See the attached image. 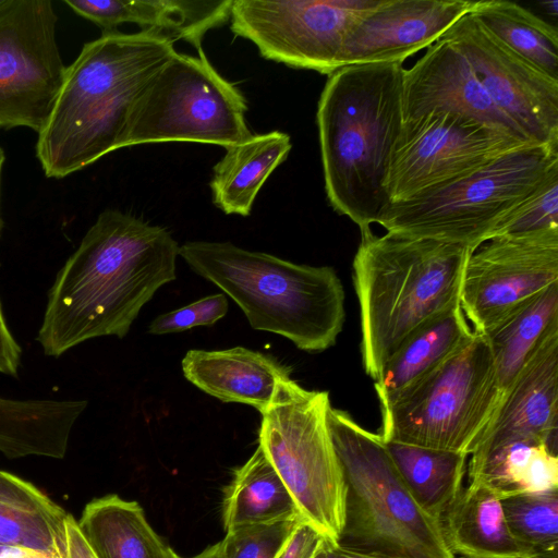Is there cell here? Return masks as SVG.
I'll return each mask as SVG.
<instances>
[{
    "label": "cell",
    "mask_w": 558,
    "mask_h": 558,
    "mask_svg": "<svg viewBox=\"0 0 558 558\" xmlns=\"http://www.w3.org/2000/svg\"><path fill=\"white\" fill-rule=\"evenodd\" d=\"M179 247L160 226L117 209L100 213L48 292L36 337L44 354L125 337L156 291L175 279Z\"/></svg>",
    "instance_id": "6da1fadb"
},
{
    "label": "cell",
    "mask_w": 558,
    "mask_h": 558,
    "mask_svg": "<svg viewBox=\"0 0 558 558\" xmlns=\"http://www.w3.org/2000/svg\"><path fill=\"white\" fill-rule=\"evenodd\" d=\"M175 52L174 40L153 31H113L85 43L38 132L45 175L65 178L121 149L136 100Z\"/></svg>",
    "instance_id": "7a4b0ae2"
},
{
    "label": "cell",
    "mask_w": 558,
    "mask_h": 558,
    "mask_svg": "<svg viewBox=\"0 0 558 558\" xmlns=\"http://www.w3.org/2000/svg\"><path fill=\"white\" fill-rule=\"evenodd\" d=\"M403 63L353 64L328 75L317 107L325 190L360 231L390 205L386 179L402 128Z\"/></svg>",
    "instance_id": "3957f363"
},
{
    "label": "cell",
    "mask_w": 558,
    "mask_h": 558,
    "mask_svg": "<svg viewBox=\"0 0 558 558\" xmlns=\"http://www.w3.org/2000/svg\"><path fill=\"white\" fill-rule=\"evenodd\" d=\"M464 245L386 232H361L353 259L361 356L374 380L415 329L460 303Z\"/></svg>",
    "instance_id": "277c9868"
},
{
    "label": "cell",
    "mask_w": 558,
    "mask_h": 558,
    "mask_svg": "<svg viewBox=\"0 0 558 558\" xmlns=\"http://www.w3.org/2000/svg\"><path fill=\"white\" fill-rule=\"evenodd\" d=\"M179 255L243 311L251 327L300 350L332 347L344 323V290L332 267L294 264L230 242L190 241Z\"/></svg>",
    "instance_id": "5b68a950"
},
{
    "label": "cell",
    "mask_w": 558,
    "mask_h": 558,
    "mask_svg": "<svg viewBox=\"0 0 558 558\" xmlns=\"http://www.w3.org/2000/svg\"><path fill=\"white\" fill-rule=\"evenodd\" d=\"M327 420L345 484L337 545L380 558H456L441 521L415 501L381 437L333 407Z\"/></svg>",
    "instance_id": "8992f818"
},
{
    "label": "cell",
    "mask_w": 558,
    "mask_h": 558,
    "mask_svg": "<svg viewBox=\"0 0 558 558\" xmlns=\"http://www.w3.org/2000/svg\"><path fill=\"white\" fill-rule=\"evenodd\" d=\"M556 165L558 145H525L446 185L391 203L377 223L387 232L475 251Z\"/></svg>",
    "instance_id": "52a82bcc"
},
{
    "label": "cell",
    "mask_w": 558,
    "mask_h": 558,
    "mask_svg": "<svg viewBox=\"0 0 558 558\" xmlns=\"http://www.w3.org/2000/svg\"><path fill=\"white\" fill-rule=\"evenodd\" d=\"M329 392L279 383L262 412L258 446L290 493L300 517L337 544L344 521L345 484L330 435Z\"/></svg>",
    "instance_id": "ba28073f"
},
{
    "label": "cell",
    "mask_w": 558,
    "mask_h": 558,
    "mask_svg": "<svg viewBox=\"0 0 558 558\" xmlns=\"http://www.w3.org/2000/svg\"><path fill=\"white\" fill-rule=\"evenodd\" d=\"M488 342L472 337L442 364L380 408L384 441L470 456L500 400Z\"/></svg>",
    "instance_id": "9c48e42d"
},
{
    "label": "cell",
    "mask_w": 558,
    "mask_h": 558,
    "mask_svg": "<svg viewBox=\"0 0 558 558\" xmlns=\"http://www.w3.org/2000/svg\"><path fill=\"white\" fill-rule=\"evenodd\" d=\"M197 51L175 52L154 75L133 107L122 148L167 142L227 148L252 136L244 95Z\"/></svg>",
    "instance_id": "30bf717a"
},
{
    "label": "cell",
    "mask_w": 558,
    "mask_h": 558,
    "mask_svg": "<svg viewBox=\"0 0 558 558\" xmlns=\"http://www.w3.org/2000/svg\"><path fill=\"white\" fill-rule=\"evenodd\" d=\"M379 0H233L230 29L265 59L330 75L348 34Z\"/></svg>",
    "instance_id": "8fae6325"
},
{
    "label": "cell",
    "mask_w": 558,
    "mask_h": 558,
    "mask_svg": "<svg viewBox=\"0 0 558 558\" xmlns=\"http://www.w3.org/2000/svg\"><path fill=\"white\" fill-rule=\"evenodd\" d=\"M50 0L0 3V130L39 132L47 122L66 66L56 38Z\"/></svg>",
    "instance_id": "7c38bea8"
},
{
    "label": "cell",
    "mask_w": 558,
    "mask_h": 558,
    "mask_svg": "<svg viewBox=\"0 0 558 558\" xmlns=\"http://www.w3.org/2000/svg\"><path fill=\"white\" fill-rule=\"evenodd\" d=\"M525 145L449 113L403 121L386 179L390 204L446 185Z\"/></svg>",
    "instance_id": "4fadbf2b"
},
{
    "label": "cell",
    "mask_w": 558,
    "mask_h": 558,
    "mask_svg": "<svg viewBox=\"0 0 558 558\" xmlns=\"http://www.w3.org/2000/svg\"><path fill=\"white\" fill-rule=\"evenodd\" d=\"M558 282V229L493 238L464 265L460 306L476 332Z\"/></svg>",
    "instance_id": "5bb4252c"
},
{
    "label": "cell",
    "mask_w": 558,
    "mask_h": 558,
    "mask_svg": "<svg viewBox=\"0 0 558 558\" xmlns=\"http://www.w3.org/2000/svg\"><path fill=\"white\" fill-rule=\"evenodd\" d=\"M468 59L495 106L536 145H558V80L494 36L471 13L444 34Z\"/></svg>",
    "instance_id": "9a60e30c"
},
{
    "label": "cell",
    "mask_w": 558,
    "mask_h": 558,
    "mask_svg": "<svg viewBox=\"0 0 558 558\" xmlns=\"http://www.w3.org/2000/svg\"><path fill=\"white\" fill-rule=\"evenodd\" d=\"M428 113L453 114L533 144L495 106L465 56L444 37L429 46L410 69L403 70V121Z\"/></svg>",
    "instance_id": "2e32d148"
},
{
    "label": "cell",
    "mask_w": 558,
    "mask_h": 558,
    "mask_svg": "<svg viewBox=\"0 0 558 558\" xmlns=\"http://www.w3.org/2000/svg\"><path fill=\"white\" fill-rule=\"evenodd\" d=\"M519 441L558 448V324L541 340L477 439L469 464Z\"/></svg>",
    "instance_id": "e0dca14e"
},
{
    "label": "cell",
    "mask_w": 558,
    "mask_h": 558,
    "mask_svg": "<svg viewBox=\"0 0 558 558\" xmlns=\"http://www.w3.org/2000/svg\"><path fill=\"white\" fill-rule=\"evenodd\" d=\"M469 0H379L352 27L339 69L366 63L401 62L428 48L474 8Z\"/></svg>",
    "instance_id": "ac0fdd59"
},
{
    "label": "cell",
    "mask_w": 558,
    "mask_h": 558,
    "mask_svg": "<svg viewBox=\"0 0 558 558\" xmlns=\"http://www.w3.org/2000/svg\"><path fill=\"white\" fill-rule=\"evenodd\" d=\"M233 0H64L77 15L95 23L102 33L134 23L172 40L182 39L201 49L205 34L226 24Z\"/></svg>",
    "instance_id": "d6986e66"
},
{
    "label": "cell",
    "mask_w": 558,
    "mask_h": 558,
    "mask_svg": "<svg viewBox=\"0 0 558 558\" xmlns=\"http://www.w3.org/2000/svg\"><path fill=\"white\" fill-rule=\"evenodd\" d=\"M184 377L199 390L222 401L251 405L259 413L272 402L291 368L274 356L243 347L189 350L182 359Z\"/></svg>",
    "instance_id": "ffe728a7"
},
{
    "label": "cell",
    "mask_w": 558,
    "mask_h": 558,
    "mask_svg": "<svg viewBox=\"0 0 558 558\" xmlns=\"http://www.w3.org/2000/svg\"><path fill=\"white\" fill-rule=\"evenodd\" d=\"M472 335L460 303L412 331L386 360L375 379L379 408L432 373Z\"/></svg>",
    "instance_id": "44dd1931"
},
{
    "label": "cell",
    "mask_w": 558,
    "mask_h": 558,
    "mask_svg": "<svg viewBox=\"0 0 558 558\" xmlns=\"http://www.w3.org/2000/svg\"><path fill=\"white\" fill-rule=\"evenodd\" d=\"M446 543L463 558L532 557L511 535L500 496L482 481L471 480L441 518Z\"/></svg>",
    "instance_id": "7402d4cb"
},
{
    "label": "cell",
    "mask_w": 558,
    "mask_h": 558,
    "mask_svg": "<svg viewBox=\"0 0 558 558\" xmlns=\"http://www.w3.org/2000/svg\"><path fill=\"white\" fill-rule=\"evenodd\" d=\"M86 402L0 397V452L9 459L63 458L73 426L87 408Z\"/></svg>",
    "instance_id": "603a6c76"
},
{
    "label": "cell",
    "mask_w": 558,
    "mask_h": 558,
    "mask_svg": "<svg viewBox=\"0 0 558 558\" xmlns=\"http://www.w3.org/2000/svg\"><path fill=\"white\" fill-rule=\"evenodd\" d=\"M68 514L33 484L0 470V545L68 558Z\"/></svg>",
    "instance_id": "cb8c5ba5"
},
{
    "label": "cell",
    "mask_w": 558,
    "mask_h": 558,
    "mask_svg": "<svg viewBox=\"0 0 558 558\" xmlns=\"http://www.w3.org/2000/svg\"><path fill=\"white\" fill-rule=\"evenodd\" d=\"M291 148L290 135L280 131L252 134L225 148L209 183L215 206L227 215L248 216L259 190Z\"/></svg>",
    "instance_id": "d4e9b609"
},
{
    "label": "cell",
    "mask_w": 558,
    "mask_h": 558,
    "mask_svg": "<svg viewBox=\"0 0 558 558\" xmlns=\"http://www.w3.org/2000/svg\"><path fill=\"white\" fill-rule=\"evenodd\" d=\"M77 525L96 558H182L155 532L137 501L118 495L88 502Z\"/></svg>",
    "instance_id": "484cf974"
},
{
    "label": "cell",
    "mask_w": 558,
    "mask_h": 558,
    "mask_svg": "<svg viewBox=\"0 0 558 558\" xmlns=\"http://www.w3.org/2000/svg\"><path fill=\"white\" fill-rule=\"evenodd\" d=\"M558 324V282L511 308L483 333L492 351L501 393L548 330Z\"/></svg>",
    "instance_id": "4316f807"
},
{
    "label": "cell",
    "mask_w": 558,
    "mask_h": 558,
    "mask_svg": "<svg viewBox=\"0 0 558 558\" xmlns=\"http://www.w3.org/2000/svg\"><path fill=\"white\" fill-rule=\"evenodd\" d=\"M221 510L226 532L301 518L286 485L259 446L234 470L223 492Z\"/></svg>",
    "instance_id": "83f0119b"
},
{
    "label": "cell",
    "mask_w": 558,
    "mask_h": 558,
    "mask_svg": "<svg viewBox=\"0 0 558 558\" xmlns=\"http://www.w3.org/2000/svg\"><path fill=\"white\" fill-rule=\"evenodd\" d=\"M384 442L415 501L441 521L463 488L469 454L397 441Z\"/></svg>",
    "instance_id": "f1b7e54d"
},
{
    "label": "cell",
    "mask_w": 558,
    "mask_h": 558,
    "mask_svg": "<svg viewBox=\"0 0 558 558\" xmlns=\"http://www.w3.org/2000/svg\"><path fill=\"white\" fill-rule=\"evenodd\" d=\"M469 480L482 481L500 498L519 493L558 488L557 451L543 442L506 445L475 464H468Z\"/></svg>",
    "instance_id": "f546056e"
},
{
    "label": "cell",
    "mask_w": 558,
    "mask_h": 558,
    "mask_svg": "<svg viewBox=\"0 0 558 558\" xmlns=\"http://www.w3.org/2000/svg\"><path fill=\"white\" fill-rule=\"evenodd\" d=\"M471 13L510 49L558 80L555 26L522 5L505 0L476 1Z\"/></svg>",
    "instance_id": "4dcf8cb0"
},
{
    "label": "cell",
    "mask_w": 558,
    "mask_h": 558,
    "mask_svg": "<svg viewBox=\"0 0 558 558\" xmlns=\"http://www.w3.org/2000/svg\"><path fill=\"white\" fill-rule=\"evenodd\" d=\"M511 535L534 558H558V488L502 498Z\"/></svg>",
    "instance_id": "1f68e13d"
},
{
    "label": "cell",
    "mask_w": 558,
    "mask_h": 558,
    "mask_svg": "<svg viewBox=\"0 0 558 558\" xmlns=\"http://www.w3.org/2000/svg\"><path fill=\"white\" fill-rule=\"evenodd\" d=\"M558 229V165L537 187L507 214L489 240L500 235L526 234Z\"/></svg>",
    "instance_id": "d6a6232c"
},
{
    "label": "cell",
    "mask_w": 558,
    "mask_h": 558,
    "mask_svg": "<svg viewBox=\"0 0 558 558\" xmlns=\"http://www.w3.org/2000/svg\"><path fill=\"white\" fill-rule=\"evenodd\" d=\"M300 520H280L227 531L220 541L223 558H275Z\"/></svg>",
    "instance_id": "836d02e7"
},
{
    "label": "cell",
    "mask_w": 558,
    "mask_h": 558,
    "mask_svg": "<svg viewBox=\"0 0 558 558\" xmlns=\"http://www.w3.org/2000/svg\"><path fill=\"white\" fill-rule=\"evenodd\" d=\"M226 294L218 293L202 298L186 306L158 315L148 326L151 335H166L209 326L225 317L228 312Z\"/></svg>",
    "instance_id": "e575fe53"
},
{
    "label": "cell",
    "mask_w": 558,
    "mask_h": 558,
    "mask_svg": "<svg viewBox=\"0 0 558 558\" xmlns=\"http://www.w3.org/2000/svg\"><path fill=\"white\" fill-rule=\"evenodd\" d=\"M325 542L316 529L300 520L275 558H314Z\"/></svg>",
    "instance_id": "d590c367"
},
{
    "label": "cell",
    "mask_w": 558,
    "mask_h": 558,
    "mask_svg": "<svg viewBox=\"0 0 558 558\" xmlns=\"http://www.w3.org/2000/svg\"><path fill=\"white\" fill-rule=\"evenodd\" d=\"M21 354V347L7 325L0 302V373L16 377Z\"/></svg>",
    "instance_id": "8d00e7d4"
},
{
    "label": "cell",
    "mask_w": 558,
    "mask_h": 558,
    "mask_svg": "<svg viewBox=\"0 0 558 558\" xmlns=\"http://www.w3.org/2000/svg\"><path fill=\"white\" fill-rule=\"evenodd\" d=\"M65 526L68 558H96L83 537L77 521L72 514H68Z\"/></svg>",
    "instance_id": "74e56055"
},
{
    "label": "cell",
    "mask_w": 558,
    "mask_h": 558,
    "mask_svg": "<svg viewBox=\"0 0 558 558\" xmlns=\"http://www.w3.org/2000/svg\"><path fill=\"white\" fill-rule=\"evenodd\" d=\"M314 558H380L340 547L337 544L325 542Z\"/></svg>",
    "instance_id": "f35d334b"
},
{
    "label": "cell",
    "mask_w": 558,
    "mask_h": 558,
    "mask_svg": "<svg viewBox=\"0 0 558 558\" xmlns=\"http://www.w3.org/2000/svg\"><path fill=\"white\" fill-rule=\"evenodd\" d=\"M190 558H223L222 548L220 542L205 548L199 554Z\"/></svg>",
    "instance_id": "ab89813d"
},
{
    "label": "cell",
    "mask_w": 558,
    "mask_h": 558,
    "mask_svg": "<svg viewBox=\"0 0 558 558\" xmlns=\"http://www.w3.org/2000/svg\"><path fill=\"white\" fill-rule=\"evenodd\" d=\"M542 4L545 7V10L549 12V14L557 16L558 15V1H545L542 2Z\"/></svg>",
    "instance_id": "60d3db41"
},
{
    "label": "cell",
    "mask_w": 558,
    "mask_h": 558,
    "mask_svg": "<svg viewBox=\"0 0 558 558\" xmlns=\"http://www.w3.org/2000/svg\"><path fill=\"white\" fill-rule=\"evenodd\" d=\"M4 161H5V154H4L3 149L0 147V180H1V171H2ZM0 228H1V220H0Z\"/></svg>",
    "instance_id": "b9f144b4"
},
{
    "label": "cell",
    "mask_w": 558,
    "mask_h": 558,
    "mask_svg": "<svg viewBox=\"0 0 558 558\" xmlns=\"http://www.w3.org/2000/svg\"><path fill=\"white\" fill-rule=\"evenodd\" d=\"M518 558H534V557H518Z\"/></svg>",
    "instance_id": "7bdbcfd3"
},
{
    "label": "cell",
    "mask_w": 558,
    "mask_h": 558,
    "mask_svg": "<svg viewBox=\"0 0 558 558\" xmlns=\"http://www.w3.org/2000/svg\"><path fill=\"white\" fill-rule=\"evenodd\" d=\"M2 2V0H0V3Z\"/></svg>",
    "instance_id": "ee69618b"
}]
</instances>
